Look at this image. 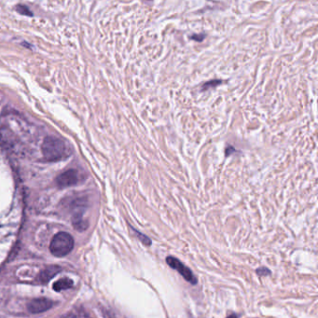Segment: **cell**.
Returning a JSON list of instances; mask_svg holds the SVG:
<instances>
[{
	"mask_svg": "<svg viewBox=\"0 0 318 318\" xmlns=\"http://www.w3.org/2000/svg\"><path fill=\"white\" fill-rule=\"evenodd\" d=\"M74 248L73 237L65 231L58 232L53 236V240L50 245V250L53 256L62 258L71 252Z\"/></svg>",
	"mask_w": 318,
	"mask_h": 318,
	"instance_id": "7a4b0ae2",
	"label": "cell"
},
{
	"mask_svg": "<svg viewBox=\"0 0 318 318\" xmlns=\"http://www.w3.org/2000/svg\"><path fill=\"white\" fill-rule=\"evenodd\" d=\"M42 151L48 162H59L67 159L71 154L69 145L55 136H47L42 143Z\"/></svg>",
	"mask_w": 318,
	"mask_h": 318,
	"instance_id": "6da1fadb",
	"label": "cell"
},
{
	"mask_svg": "<svg viewBox=\"0 0 318 318\" xmlns=\"http://www.w3.org/2000/svg\"><path fill=\"white\" fill-rule=\"evenodd\" d=\"M18 11L21 12V13H27V14H28L29 16H30V14L32 15V13H31V12H30L29 11L27 10V8H26V7H24H24L23 6L18 7Z\"/></svg>",
	"mask_w": 318,
	"mask_h": 318,
	"instance_id": "ba28073f",
	"label": "cell"
},
{
	"mask_svg": "<svg viewBox=\"0 0 318 318\" xmlns=\"http://www.w3.org/2000/svg\"><path fill=\"white\" fill-rule=\"evenodd\" d=\"M167 263L169 264V266L178 271V272L182 275L188 282L191 284H196V278H195L192 271L189 270V268L187 266L184 265L183 263H181L178 259L174 258V257H168L166 259Z\"/></svg>",
	"mask_w": 318,
	"mask_h": 318,
	"instance_id": "277c9868",
	"label": "cell"
},
{
	"mask_svg": "<svg viewBox=\"0 0 318 318\" xmlns=\"http://www.w3.org/2000/svg\"><path fill=\"white\" fill-rule=\"evenodd\" d=\"M81 181V175L76 169H68L60 174L56 178V184L60 189H65L77 185Z\"/></svg>",
	"mask_w": 318,
	"mask_h": 318,
	"instance_id": "3957f363",
	"label": "cell"
},
{
	"mask_svg": "<svg viewBox=\"0 0 318 318\" xmlns=\"http://www.w3.org/2000/svg\"><path fill=\"white\" fill-rule=\"evenodd\" d=\"M73 285L74 283L71 279L64 277V278H61L58 281L53 283V290L59 292V291L65 290V289H71L73 287Z\"/></svg>",
	"mask_w": 318,
	"mask_h": 318,
	"instance_id": "52a82bcc",
	"label": "cell"
},
{
	"mask_svg": "<svg viewBox=\"0 0 318 318\" xmlns=\"http://www.w3.org/2000/svg\"><path fill=\"white\" fill-rule=\"evenodd\" d=\"M53 302L46 298H37L30 301L27 309L32 313L45 312L53 307Z\"/></svg>",
	"mask_w": 318,
	"mask_h": 318,
	"instance_id": "5b68a950",
	"label": "cell"
},
{
	"mask_svg": "<svg viewBox=\"0 0 318 318\" xmlns=\"http://www.w3.org/2000/svg\"><path fill=\"white\" fill-rule=\"evenodd\" d=\"M60 271H61V268L58 266H49L46 269L41 271L36 280L39 284H47L53 279V277L57 275Z\"/></svg>",
	"mask_w": 318,
	"mask_h": 318,
	"instance_id": "8992f818",
	"label": "cell"
}]
</instances>
